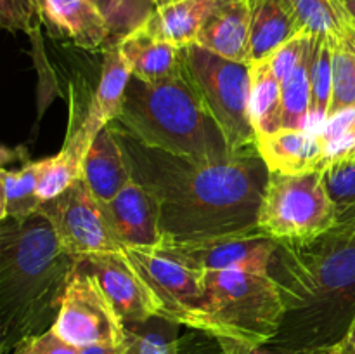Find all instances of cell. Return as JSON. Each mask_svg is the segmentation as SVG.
<instances>
[{"label":"cell","instance_id":"7a4b0ae2","mask_svg":"<svg viewBox=\"0 0 355 354\" xmlns=\"http://www.w3.org/2000/svg\"><path fill=\"white\" fill-rule=\"evenodd\" d=\"M269 273L284 302L270 344L318 354L345 340L355 319V226L336 224L305 245H279Z\"/></svg>","mask_w":355,"mask_h":354},{"label":"cell","instance_id":"ffe728a7","mask_svg":"<svg viewBox=\"0 0 355 354\" xmlns=\"http://www.w3.org/2000/svg\"><path fill=\"white\" fill-rule=\"evenodd\" d=\"M132 78V69L127 59L121 56L116 42H111L104 49L101 78L97 89L90 99L87 113L83 115L82 124L90 134L96 137L104 127L113 124L121 113L127 92L128 82Z\"/></svg>","mask_w":355,"mask_h":354},{"label":"cell","instance_id":"6da1fadb","mask_svg":"<svg viewBox=\"0 0 355 354\" xmlns=\"http://www.w3.org/2000/svg\"><path fill=\"white\" fill-rule=\"evenodd\" d=\"M113 127L132 177L155 194L162 239L194 243L259 231L269 169L259 149L207 162L142 144Z\"/></svg>","mask_w":355,"mask_h":354},{"label":"cell","instance_id":"f35d334b","mask_svg":"<svg viewBox=\"0 0 355 354\" xmlns=\"http://www.w3.org/2000/svg\"><path fill=\"white\" fill-rule=\"evenodd\" d=\"M338 224H347V226H355V207L347 208L338 214Z\"/></svg>","mask_w":355,"mask_h":354},{"label":"cell","instance_id":"52a82bcc","mask_svg":"<svg viewBox=\"0 0 355 354\" xmlns=\"http://www.w3.org/2000/svg\"><path fill=\"white\" fill-rule=\"evenodd\" d=\"M184 68L218 124L232 153L257 148L250 117V65L224 59L200 45L182 47Z\"/></svg>","mask_w":355,"mask_h":354},{"label":"cell","instance_id":"44dd1931","mask_svg":"<svg viewBox=\"0 0 355 354\" xmlns=\"http://www.w3.org/2000/svg\"><path fill=\"white\" fill-rule=\"evenodd\" d=\"M252 12L250 62L267 59L283 44L305 33L290 0H248Z\"/></svg>","mask_w":355,"mask_h":354},{"label":"cell","instance_id":"ab89813d","mask_svg":"<svg viewBox=\"0 0 355 354\" xmlns=\"http://www.w3.org/2000/svg\"><path fill=\"white\" fill-rule=\"evenodd\" d=\"M338 347H342L343 351H345V349H354V347H355V319H354L352 326H350L349 333H347L345 340H343V342L340 344Z\"/></svg>","mask_w":355,"mask_h":354},{"label":"cell","instance_id":"484cf974","mask_svg":"<svg viewBox=\"0 0 355 354\" xmlns=\"http://www.w3.org/2000/svg\"><path fill=\"white\" fill-rule=\"evenodd\" d=\"M333 96L331 35L312 37L311 62V128L318 130L326 121Z\"/></svg>","mask_w":355,"mask_h":354},{"label":"cell","instance_id":"3957f363","mask_svg":"<svg viewBox=\"0 0 355 354\" xmlns=\"http://www.w3.org/2000/svg\"><path fill=\"white\" fill-rule=\"evenodd\" d=\"M78 259L59 243L42 212L0 226L2 354L54 325L59 302Z\"/></svg>","mask_w":355,"mask_h":354},{"label":"cell","instance_id":"ac0fdd59","mask_svg":"<svg viewBox=\"0 0 355 354\" xmlns=\"http://www.w3.org/2000/svg\"><path fill=\"white\" fill-rule=\"evenodd\" d=\"M257 149L269 172L305 174L319 172L322 142L312 128H281L257 139Z\"/></svg>","mask_w":355,"mask_h":354},{"label":"cell","instance_id":"30bf717a","mask_svg":"<svg viewBox=\"0 0 355 354\" xmlns=\"http://www.w3.org/2000/svg\"><path fill=\"white\" fill-rule=\"evenodd\" d=\"M38 212L49 219L61 246L75 259L123 250L106 203L90 191L83 177L44 201Z\"/></svg>","mask_w":355,"mask_h":354},{"label":"cell","instance_id":"277c9868","mask_svg":"<svg viewBox=\"0 0 355 354\" xmlns=\"http://www.w3.org/2000/svg\"><path fill=\"white\" fill-rule=\"evenodd\" d=\"M113 125L142 144L172 155L207 162L236 155L187 76L184 62L179 75L166 82L146 83L132 76Z\"/></svg>","mask_w":355,"mask_h":354},{"label":"cell","instance_id":"8992f818","mask_svg":"<svg viewBox=\"0 0 355 354\" xmlns=\"http://www.w3.org/2000/svg\"><path fill=\"white\" fill-rule=\"evenodd\" d=\"M321 172H270L259 210V231L279 245H305L338 224Z\"/></svg>","mask_w":355,"mask_h":354},{"label":"cell","instance_id":"d6986e66","mask_svg":"<svg viewBox=\"0 0 355 354\" xmlns=\"http://www.w3.org/2000/svg\"><path fill=\"white\" fill-rule=\"evenodd\" d=\"M130 179L127 156L110 124L94 137L87 151L83 180L103 203H110Z\"/></svg>","mask_w":355,"mask_h":354},{"label":"cell","instance_id":"9c48e42d","mask_svg":"<svg viewBox=\"0 0 355 354\" xmlns=\"http://www.w3.org/2000/svg\"><path fill=\"white\" fill-rule=\"evenodd\" d=\"M71 346H121L127 340V325L101 287L96 274L78 260L59 302L51 326Z\"/></svg>","mask_w":355,"mask_h":354},{"label":"cell","instance_id":"f1b7e54d","mask_svg":"<svg viewBox=\"0 0 355 354\" xmlns=\"http://www.w3.org/2000/svg\"><path fill=\"white\" fill-rule=\"evenodd\" d=\"M331 51L333 96L328 118L355 106V56L352 49L343 35H331Z\"/></svg>","mask_w":355,"mask_h":354},{"label":"cell","instance_id":"d590c367","mask_svg":"<svg viewBox=\"0 0 355 354\" xmlns=\"http://www.w3.org/2000/svg\"><path fill=\"white\" fill-rule=\"evenodd\" d=\"M125 344L121 346H89L82 347L80 354H123Z\"/></svg>","mask_w":355,"mask_h":354},{"label":"cell","instance_id":"60d3db41","mask_svg":"<svg viewBox=\"0 0 355 354\" xmlns=\"http://www.w3.org/2000/svg\"><path fill=\"white\" fill-rule=\"evenodd\" d=\"M175 2H179V0H151V3H153V7H155V10L156 9H163V7L170 6V3H175Z\"/></svg>","mask_w":355,"mask_h":354},{"label":"cell","instance_id":"7bdbcfd3","mask_svg":"<svg viewBox=\"0 0 355 354\" xmlns=\"http://www.w3.org/2000/svg\"><path fill=\"white\" fill-rule=\"evenodd\" d=\"M343 353H345V354H355V347H354V349H345V351H343Z\"/></svg>","mask_w":355,"mask_h":354},{"label":"cell","instance_id":"e575fe53","mask_svg":"<svg viewBox=\"0 0 355 354\" xmlns=\"http://www.w3.org/2000/svg\"><path fill=\"white\" fill-rule=\"evenodd\" d=\"M220 346L224 347L225 354H295L291 351L283 349V347H277L274 344L266 342V344H243V342H234V340H218Z\"/></svg>","mask_w":355,"mask_h":354},{"label":"cell","instance_id":"603a6c76","mask_svg":"<svg viewBox=\"0 0 355 354\" xmlns=\"http://www.w3.org/2000/svg\"><path fill=\"white\" fill-rule=\"evenodd\" d=\"M218 0H179L156 9L144 23L146 30L177 47L196 44L201 26Z\"/></svg>","mask_w":355,"mask_h":354},{"label":"cell","instance_id":"5bb4252c","mask_svg":"<svg viewBox=\"0 0 355 354\" xmlns=\"http://www.w3.org/2000/svg\"><path fill=\"white\" fill-rule=\"evenodd\" d=\"M106 207L123 248L153 246L162 242L158 201L155 194L134 177Z\"/></svg>","mask_w":355,"mask_h":354},{"label":"cell","instance_id":"7402d4cb","mask_svg":"<svg viewBox=\"0 0 355 354\" xmlns=\"http://www.w3.org/2000/svg\"><path fill=\"white\" fill-rule=\"evenodd\" d=\"M92 141L94 135L83 127L82 121L78 125H71L61 151L45 158L44 172L38 183V196L42 201L58 196L82 179L83 163Z\"/></svg>","mask_w":355,"mask_h":354},{"label":"cell","instance_id":"4dcf8cb0","mask_svg":"<svg viewBox=\"0 0 355 354\" xmlns=\"http://www.w3.org/2000/svg\"><path fill=\"white\" fill-rule=\"evenodd\" d=\"M90 2L103 10L113 28V33L118 35V40L135 30L155 12L151 0H90Z\"/></svg>","mask_w":355,"mask_h":354},{"label":"cell","instance_id":"8fae6325","mask_svg":"<svg viewBox=\"0 0 355 354\" xmlns=\"http://www.w3.org/2000/svg\"><path fill=\"white\" fill-rule=\"evenodd\" d=\"M82 262L96 274L125 325L163 318L162 301L125 250L96 253L82 259Z\"/></svg>","mask_w":355,"mask_h":354},{"label":"cell","instance_id":"8d00e7d4","mask_svg":"<svg viewBox=\"0 0 355 354\" xmlns=\"http://www.w3.org/2000/svg\"><path fill=\"white\" fill-rule=\"evenodd\" d=\"M340 12H342V10H340ZM342 17H343V37H345V40L349 42L350 49H352L355 56V23L352 19H349L343 12H342Z\"/></svg>","mask_w":355,"mask_h":354},{"label":"cell","instance_id":"ba28073f","mask_svg":"<svg viewBox=\"0 0 355 354\" xmlns=\"http://www.w3.org/2000/svg\"><path fill=\"white\" fill-rule=\"evenodd\" d=\"M123 250L162 301L163 319L203 332L201 305L207 271L166 239L153 246H125Z\"/></svg>","mask_w":355,"mask_h":354},{"label":"cell","instance_id":"1f68e13d","mask_svg":"<svg viewBox=\"0 0 355 354\" xmlns=\"http://www.w3.org/2000/svg\"><path fill=\"white\" fill-rule=\"evenodd\" d=\"M321 174L322 183L331 200L338 205L340 212L355 207V163L333 167Z\"/></svg>","mask_w":355,"mask_h":354},{"label":"cell","instance_id":"2e32d148","mask_svg":"<svg viewBox=\"0 0 355 354\" xmlns=\"http://www.w3.org/2000/svg\"><path fill=\"white\" fill-rule=\"evenodd\" d=\"M252 12L248 0H218L198 35L196 45L224 59L250 65Z\"/></svg>","mask_w":355,"mask_h":354},{"label":"cell","instance_id":"cb8c5ba5","mask_svg":"<svg viewBox=\"0 0 355 354\" xmlns=\"http://www.w3.org/2000/svg\"><path fill=\"white\" fill-rule=\"evenodd\" d=\"M250 117L257 139L283 127V90L269 58L250 62Z\"/></svg>","mask_w":355,"mask_h":354},{"label":"cell","instance_id":"b9f144b4","mask_svg":"<svg viewBox=\"0 0 355 354\" xmlns=\"http://www.w3.org/2000/svg\"><path fill=\"white\" fill-rule=\"evenodd\" d=\"M318 354H345L342 351V347H331V349H326V351H321V353H318Z\"/></svg>","mask_w":355,"mask_h":354},{"label":"cell","instance_id":"83f0119b","mask_svg":"<svg viewBox=\"0 0 355 354\" xmlns=\"http://www.w3.org/2000/svg\"><path fill=\"white\" fill-rule=\"evenodd\" d=\"M180 325L163 318L127 325L123 354H180Z\"/></svg>","mask_w":355,"mask_h":354},{"label":"cell","instance_id":"4fadbf2b","mask_svg":"<svg viewBox=\"0 0 355 354\" xmlns=\"http://www.w3.org/2000/svg\"><path fill=\"white\" fill-rule=\"evenodd\" d=\"M35 6L51 33L85 51H97L114 35L107 17L90 0H35Z\"/></svg>","mask_w":355,"mask_h":354},{"label":"cell","instance_id":"74e56055","mask_svg":"<svg viewBox=\"0 0 355 354\" xmlns=\"http://www.w3.org/2000/svg\"><path fill=\"white\" fill-rule=\"evenodd\" d=\"M338 9L355 23V0H335Z\"/></svg>","mask_w":355,"mask_h":354},{"label":"cell","instance_id":"7c38bea8","mask_svg":"<svg viewBox=\"0 0 355 354\" xmlns=\"http://www.w3.org/2000/svg\"><path fill=\"white\" fill-rule=\"evenodd\" d=\"M173 245L203 271L246 269L263 273H269L279 248V243L260 231Z\"/></svg>","mask_w":355,"mask_h":354},{"label":"cell","instance_id":"9a60e30c","mask_svg":"<svg viewBox=\"0 0 355 354\" xmlns=\"http://www.w3.org/2000/svg\"><path fill=\"white\" fill-rule=\"evenodd\" d=\"M2 169H0V222L12 219L24 221L37 214L42 207L38 196V183L44 172L45 158L31 160L23 148L10 151L2 149Z\"/></svg>","mask_w":355,"mask_h":354},{"label":"cell","instance_id":"f546056e","mask_svg":"<svg viewBox=\"0 0 355 354\" xmlns=\"http://www.w3.org/2000/svg\"><path fill=\"white\" fill-rule=\"evenodd\" d=\"M302 30L309 35H343V17L335 0H290Z\"/></svg>","mask_w":355,"mask_h":354},{"label":"cell","instance_id":"4316f807","mask_svg":"<svg viewBox=\"0 0 355 354\" xmlns=\"http://www.w3.org/2000/svg\"><path fill=\"white\" fill-rule=\"evenodd\" d=\"M318 134L322 142L319 172L355 163V106L329 117Z\"/></svg>","mask_w":355,"mask_h":354},{"label":"cell","instance_id":"5b68a950","mask_svg":"<svg viewBox=\"0 0 355 354\" xmlns=\"http://www.w3.org/2000/svg\"><path fill=\"white\" fill-rule=\"evenodd\" d=\"M201 314V333L217 340L257 346L277 335L284 318V302L270 273L207 271Z\"/></svg>","mask_w":355,"mask_h":354},{"label":"cell","instance_id":"d4e9b609","mask_svg":"<svg viewBox=\"0 0 355 354\" xmlns=\"http://www.w3.org/2000/svg\"><path fill=\"white\" fill-rule=\"evenodd\" d=\"M314 37V35H312ZM311 62L312 40L300 62L281 82L283 90V127L302 130L311 128Z\"/></svg>","mask_w":355,"mask_h":354},{"label":"cell","instance_id":"e0dca14e","mask_svg":"<svg viewBox=\"0 0 355 354\" xmlns=\"http://www.w3.org/2000/svg\"><path fill=\"white\" fill-rule=\"evenodd\" d=\"M116 45L130 66L132 76L146 83L166 82L182 69V47L155 37L142 24L116 40Z\"/></svg>","mask_w":355,"mask_h":354},{"label":"cell","instance_id":"836d02e7","mask_svg":"<svg viewBox=\"0 0 355 354\" xmlns=\"http://www.w3.org/2000/svg\"><path fill=\"white\" fill-rule=\"evenodd\" d=\"M37 16L35 0H2V23L7 30H30Z\"/></svg>","mask_w":355,"mask_h":354},{"label":"cell","instance_id":"d6a6232c","mask_svg":"<svg viewBox=\"0 0 355 354\" xmlns=\"http://www.w3.org/2000/svg\"><path fill=\"white\" fill-rule=\"evenodd\" d=\"M10 354H80L78 347L62 340L52 328L28 337Z\"/></svg>","mask_w":355,"mask_h":354}]
</instances>
